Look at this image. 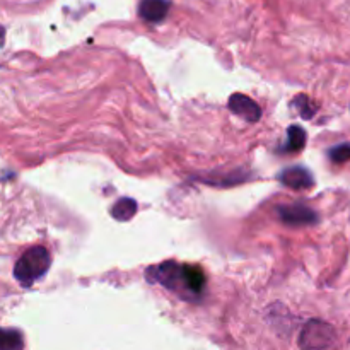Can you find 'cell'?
<instances>
[{
  "label": "cell",
  "instance_id": "1",
  "mask_svg": "<svg viewBox=\"0 0 350 350\" xmlns=\"http://www.w3.org/2000/svg\"><path fill=\"white\" fill-rule=\"evenodd\" d=\"M146 277L150 282L161 284L183 297L202 296L207 284L204 270L193 265H180L176 262H164L157 267H150Z\"/></svg>",
  "mask_w": 350,
  "mask_h": 350
},
{
  "label": "cell",
  "instance_id": "2",
  "mask_svg": "<svg viewBox=\"0 0 350 350\" xmlns=\"http://www.w3.org/2000/svg\"><path fill=\"white\" fill-rule=\"evenodd\" d=\"M50 263L51 258L48 250L43 246H34L17 260L16 267H14V277L24 287H29L48 272Z\"/></svg>",
  "mask_w": 350,
  "mask_h": 350
},
{
  "label": "cell",
  "instance_id": "3",
  "mask_svg": "<svg viewBox=\"0 0 350 350\" xmlns=\"http://www.w3.org/2000/svg\"><path fill=\"white\" fill-rule=\"evenodd\" d=\"M335 340L337 334L332 325L320 320H311L301 330L299 347L303 350H323L332 347Z\"/></svg>",
  "mask_w": 350,
  "mask_h": 350
},
{
  "label": "cell",
  "instance_id": "4",
  "mask_svg": "<svg viewBox=\"0 0 350 350\" xmlns=\"http://www.w3.org/2000/svg\"><path fill=\"white\" fill-rule=\"evenodd\" d=\"M279 217L284 224L293 226V228H299V226H311L318 221V215L313 208H310L304 204H287L280 205L277 208Z\"/></svg>",
  "mask_w": 350,
  "mask_h": 350
},
{
  "label": "cell",
  "instance_id": "5",
  "mask_svg": "<svg viewBox=\"0 0 350 350\" xmlns=\"http://www.w3.org/2000/svg\"><path fill=\"white\" fill-rule=\"evenodd\" d=\"M228 106L234 115L241 116V118H245L248 123H256L262 118V108H260L252 98H248L246 94H241V92L232 94L231 98H229Z\"/></svg>",
  "mask_w": 350,
  "mask_h": 350
},
{
  "label": "cell",
  "instance_id": "6",
  "mask_svg": "<svg viewBox=\"0 0 350 350\" xmlns=\"http://www.w3.org/2000/svg\"><path fill=\"white\" fill-rule=\"evenodd\" d=\"M280 183H284L286 187L293 188V190H308L314 185V178L306 167L303 166H293L284 170L279 174Z\"/></svg>",
  "mask_w": 350,
  "mask_h": 350
},
{
  "label": "cell",
  "instance_id": "7",
  "mask_svg": "<svg viewBox=\"0 0 350 350\" xmlns=\"http://www.w3.org/2000/svg\"><path fill=\"white\" fill-rule=\"evenodd\" d=\"M170 0H142L139 5V14L147 23H161L170 12Z\"/></svg>",
  "mask_w": 350,
  "mask_h": 350
},
{
  "label": "cell",
  "instance_id": "8",
  "mask_svg": "<svg viewBox=\"0 0 350 350\" xmlns=\"http://www.w3.org/2000/svg\"><path fill=\"white\" fill-rule=\"evenodd\" d=\"M137 212V202L133 198H120L111 208V215L116 221H130Z\"/></svg>",
  "mask_w": 350,
  "mask_h": 350
},
{
  "label": "cell",
  "instance_id": "9",
  "mask_svg": "<svg viewBox=\"0 0 350 350\" xmlns=\"http://www.w3.org/2000/svg\"><path fill=\"white\" fill-rule=\"evenodd\" d=\"M0 350H24L23 335L17 330L0 328Z\"/></svg>",
  "mask_w": 350,
  "mask_h": 350
},
{
  "label": "cell",
  "instance_id": "10",
  "mask_svg": "<svg viewBox=\"0 0 350 350\" xmlns=\"http://www.w3.org/2000/svg\"><path fill=\"white\" fill-rule=\"evenodd\" d=\"M304 146H306V132L301 126L293 125L287 130L286 150L287 152H299Z\"/></svg>",
  "mask_w": 350,
  "mask_h": 350
},
{
  "label": "cell",
  "instance_id": "11",
  "mask_svg": "<svg viewBox=\"0 0 350 350\" xmlns=\"http://www.w3.org/2000/svg\"><path fill=\"white\" fill-rule=\"evenodd\" d=\"M293 105L296 106L297 111H299V115L303 116V118H311V116L317 113V108H314V105L311 103V99L308 98V96H304V94L294 99Z\"/></svg>",
  "mask_w": 350,
  "mask_h": 350
},
{
  "label": "cell",
  "instance_id": "12",
  "mask_svg": "<svg viewBox=\"0 0 350 350\" xmlns=\"http://www.w3.org/2000/svg\"><path fill=\"white\" fill-rule=\"evenodd\" d=\"M328 156H330V159L334 161V163H347L350 159V142L335 146Z\"/></svg>",
  "mask_w": 350,
  "mask_h": 350
},
{
  "label": "cell",
  "instance_id": "13",
  "mask_svg": "<svg viewBox=\"0 0 350 350\" xmlns=\"http://www.w3.org/2000/svg\"><path fill=\"white\" fill-rule=\"evenodd\" d=\"M3 36H5V31H3V27L0 26V44L3 43Z\"/></svg>",
  "mask_w": 350,
  "mask_h": 350
}]
</instances>
